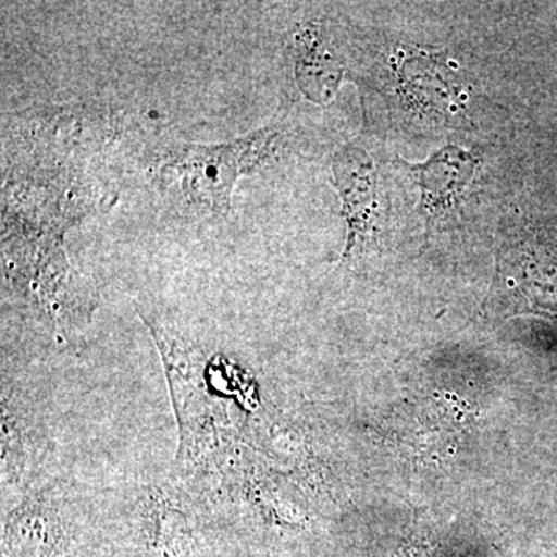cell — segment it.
Returning <instances> with one entry per match:
<instances>
[{
	"instance_id": "3",
	"label": "cell",
	"mask_w": 557,
	"mask_h": 557,
	"mask_svg": "<svg viewBox=\"0 0 557 557\" xmlns=\"http://www.w3.org/2000/svg\"><path fill=\"white\" fill-rule=\"evenodd\" d=\"M405 164L416 174L421 189V208L426 212L428 222H432L458 207L479 166V159L449 146L434 153L426 163L409 164L405 161Z\"/></svg>"
},
{
	"instance_id": "5",
	"label": "cell",
	"mask_w": 557,
	"mask_h": 557,
	"mask_svg": "<svg viewBox=\"0 0 557 557\" xmlns=\"http://www.w3.org/2000/svg\"><path fill=\"white\" fill-rule=\"evenodd\" d=\"M153 547L161 557H182L189 547V530L180 512L161 507L153 522Z\"/></svg>"
},
{
	"instance_id": "4",
	"label": "cell",
	"mask_w": 557,
	"mask_h": 557,
	"mask_svg": "<svg viewBox=\"0 0 557 557\" xmlns=\"http://www.w3.org/2000/svg\"><path fill=\"white\" fill-rule=\"evenodd\" d=\"M11 557H58L62 547L60 523L38 507L11 518L5 536Z\"/></svg>"
},
{
	"instance_id": "1",
	"label": "cell",
	"mask_w": 557,
	"mask_h": 557,
	"mask_svg": "<svg viewBox=\"0 0 557 557\" xmlns=\"http://www.w3.org/2000/svg\"><path fill=\"white\" fill-rule=\"evenodd\" d=\"M276 129H262L231 145L186 146L163 172L175 180L190 201L218 212H228L231 193L245 170L269 156Z\"/></svg>"
},
{
	"instance_id": "2",
	"label": "cell",
	"mask_w": 557,
	"mask_h": 557,
	"mask_svg": "<svg viewBox=\"0 0 557 557\" xmlns=\"http://www.w3.org/2000/svg\"><path fill=\"white\" fill-rule=\"evenodd\" d=\"M333 175L343 200V215L347 222V247L350 252L368 239L376 208L375 166L364 150L346 146L333 159Z\"/></svg>"
}]
</instances>
